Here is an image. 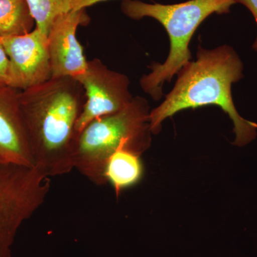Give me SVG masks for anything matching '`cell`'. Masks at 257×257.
<instances>
[{"instance_id": "cell-1", "label": "cell", "mask_w": 257, "mask_h": 257, "mask_svg": "<svg viewBox=\"0 0 257 257\" xmlns=\"http://www.w3.org/2000/svg\"><path fill=\"white\" fill-rule=\"evenodd\" d=\"M84 102V89L72 77L51 78L20 92V109L35 167L50 178L74 169L76 125Z\"/></svg>"}, {"instance_id": "cell-2", "label": "cell", "mask_w": 257, "mask_h": 257, "mask_svg": "<svg viewBox=\"0 0 257 257\" xmlns=\"http://www.w3.org/2000/svg\"><path fill=\"white\" fill-rule=\"evenodd\" d=\"M242 62L232 47L222 45L206 50L199 46L197 60L179 71L175 87L165 100L150 111L152 133H158L162 121L179 111L213 104L232 120L234 145L243 147L251 143L256 138L257 124L240 116L231 95V85L242 78Z\"/></svg>"}, {"instance_id": "cell-3", "label": "cell", "mask_w": 257, "mask_h": 257, "mask_svg": "<svg viewBox=\"0 0 257 257\" xmlns=\"http://www.w3.org/2000/svg\"><path fill=\"white\" fill-rule=\"evenodd\" d=\"M236 0H189L175 5L150 4L139 0H124L121 10L134 20L155 19L165 28L170 40L168 57L163 64L153 63L151 72L143 76L140 86L152 99L159 100L162 87L170 82L190 62L191 39L198 27L212 14L229 13Z\"/></svg>"}, {"instance_id": "cell-4", "label": "cell", "mask_w": 257, "mask_h": 257, "mask_svg": "<svg viewBox=\"0 0 257 257\" xmlns=\"http://www.w3.org/2000/svg\"><path fill=\"white\" fill-rule=\"evenodd\" d=\"M150 113L147 99L134 96L124 109L89 123L77 137L74 168L96 185L106 184V162L115 152L124 149L141 155L150 147Z\"/></svg>"}, {"instance_id": "cell-5", "label": "cell", "mask_w": 257, "mask_h": 257, "mask_svg": "<svg viewBox=\"0 0 257 257\" xmlns=\"http://www.w3.org/2000/svg\"><path fill=\"white\" fill-rule=\"evenodd\" d=\"M50 178L36 167L0 162V257H13L19 229L45 202Z\"/></svg>"}, {"instance_id": "cell-6", "label": "cell", "mask_w": 257, "mask_h": 257, "mask_svg": "<svg viewBox=\"0 0 257 257\" xmlns=\"http://www.w3.org/2000/svg\"><path fill=\"white\" fill-rule=\"evenodd\" d=\"M75 79L85 94L76 125L77 136L94 120L118 112L133 101L127 76L108 68L99 59L88 61L85 72Z\"/></svg>"}, {"instance_id": "cell-7", "label": "cell", "mask_w": 257, "mask_h": 257, "mask_svg": "<svg viewBox=\"0 0 257 257\" xmlns=\"http://www.w3.org/2000/svg\"><path fill=\"white\" fill-rule=\"evenodd\" d=\"M10 60L8 87L24 91L52 78L47 37L37 28L26 35L0 38Z\"/></svg>"}, {"instance_id": "cell-8", "label": "cell", "mask_w": 257, "mask_h": 257, "mask_svg": "<svg viewBox=\"0 0 257 257\" xmlns=\"http://www.w3.org/2000/svg\"><path fill=\"white\" fill-rule=\"evenodd\" d=\"M86 18L84 10H72L52 25L47 36L52 78L76 79L87 69L88 61L77 38V29Z\"/></svg>"}, {"instance_id": "cell-9", "label": "cell", "mask_w": 257, "mask_h": 257, "mask_svg": "<svg viewBox=\"0 0 257 257\" xmlns=\"http://www.w3.org/2000/svg\"><path fill=\"white\" fill-rule=\"evenodd\" d=\"M21 91L0 87V162L35 167L20 109Z\"/></svg>"}, {"instance_id": "cell-10", "label": "cell", "mask_w": 257, "mask_h": 257, "mask_svg": "<svg viewBox=\"0 0 257 257\" xmlns=\"http://www.w3.org/2000/svg\"><path fill=\"white\" fill-rule=\"evenodd\" d=\"M143 166L140 155L131 150H117L106 162L104 177L119 196L121 191L135 185L141 179Z\"/></svg>"}, {"instance_id": "cell-11", "label": "cell", "mask_w": 257, "mask_h": 257, "mask_svg": "<svg viewBox=\"0 0 257 257\" xmlns=\"http://www.w3.org/2000/svg\"><path fill=\"white\" fill-rule=\"evenodd\" d=\"M35 24L25 0H0V38L26 35Z\"/></svg>"}, {"instance_id": "cell-12", "label": "cell", "mask_w": 257, "mask_h": 257, "mask_svg": "<svg viewBox=\"0 0 257 257\" xmlns=\"http://www.w3.org/2000/svg\"><path fill=\"white\" fill-rule=\"evenodd\" d=\"M37 28L47 37L61 15L72 10V0H25Z\"/></svg>"}, {"instance_id": "cell-13", "label": "cell", "mask_w": 257, "mask_h": 257, "mask_svg": "<svg viewBox=\"0 0 257 257\" xmlns=\"http://www.w3.org/2000/svg\"><path fill=\"white\" fill-rule=\"evenodd\" d=\"M9 71L10 60L4 47L0 44V87L8 86Z\"/></svg>"}, {"instance_id": "cell-14", "label": "cell", "mask_w": 257, "mask_h": 257, "mask_svg": "<svg viewBox=\"0 0 257 257\" xmlns=\"http://www.w3.org/2000/svg\"><path fill=\"white\" fill-rule=\"evenodd\" d=\"M237 3H241L247 8L255 19L257 26V0H236ZM252 48L257 52V36L256 40L253 42Z\"/></svg>"}, {"instance_id": "cell-15", "label": "cell", "mask_w": 257, "mask_h": 257, "mask_svg": "<svg viewBox=\"0 0 257 257\" xmlns=\"http://www.w3.org/2000/svg\"><path fill=\"white\" fill-rule=\"evenodd\" d=\"M108 0H72V10H84L88 7Z\"/></svg>"}]
</instances>
